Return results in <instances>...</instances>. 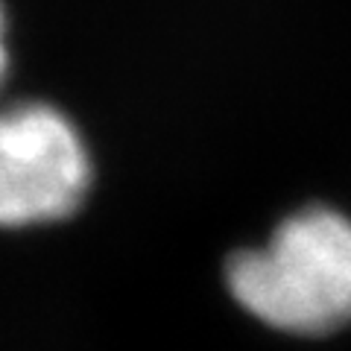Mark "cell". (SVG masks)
<instances>
[{
    "label": "cell",
    "instance_id": "7a4b0ae2",
    "mask_svg": "<svg viewBox=\"0 0 351 351\" xmlns=\"http://www.w3.org/2000/svg\"><path fill=\"white\" fill-rule=\"evenodd\" d=\"M91 188L82 135L59 108L21 103L0 112V226L71 217Z\"/></svg>",
    "mask_w": 351,
    "mask_h": 351
},
{
    "label": "cell",
    "instance_id": "6da1fadb",
    "mask_svg": "<svg viewBox=\"0 0 351 351\" xmlns=\"http://www.w3.org/2000/svg\"><path fill=\"white\" fill-rule=\"evenodd\" d=\"M226 284L240 307L278 331H339L351 322V219L334 208H304L269 243L232 255Z\"/></svg>",
    "mask_w": 351,
    "mask_h": 351
},
{
    "label": "cell",
    "instance_id": "3957f363",
    "mask_svg": "<svg viewBox=\"0 0 351 351\" xmlns=\"http://www.w3.org/2000/svg\"><path fill=\"white\" fill-rule=\"evenodd\" d=\"M3 29H6V18H3V6H0V85H3V80H6V71H9V56H6Z\"/></svg>",
    "mask_w": 351,
    "mask_h": 351
}]
</instances>
